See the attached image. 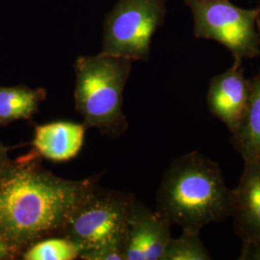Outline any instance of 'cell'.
I'll use <instances>...</instances> for the list:
<instances>
[{
    "mask_svg": "<svg viewBox=\"0 0 260 260\" xmlns=\"http://www.w3.org/2000/svg\"><path fill=\"white\" fill-rule=\"evenodd\" d=\"M101 176L77 180L57 177L33 149L10 159L0 172V233L17 257L37 241L62 236Z\"/></svg>",
    "mask_w": 260,
    "mask_h": 260,
    "instance_id": "6da1fadb",
    "label": "cell"
},
{
    "mask_svg": "<svg viewBox=\"0 0 260 260\" xmlns=\"http://www.w3.org/2000/svg\"><path fill=\"white\" fill-rule=\"evenodd\" d=\"M231 210L232 190L221 168L199 151L176 159L162 177L156 211L182 231L200 233L231 217Z\"/></svg>",
    "mask_w": 260,
    "mask_h": 260,
    "instance_id": "7a4b0ae2",
    "label": "cell"
},
{
    "mask_svg": "<svg viewBox=\"0 0 260 260\" xmlns=\"http://www.w3.org/2000/svg\"><path fill=\"white\" fill-rule=\"evenodd\" d=\"M132 62L116 56H80L75 63V105L87 127L119 137L128 128L123 91Z\"/></svg>",
    "mask_w": 260,
    "mask_h": 260,
    "instance_id": "3957f363",
    "label": "cell"
},
{
    "mask_svg": "<svg viewBox=\"0 0 260 260\" xmlns=\"http://www.w3.org/2000/svg\"><path fill=\"white\" fill-rule=\"evenodd\" d=\"M184 3L193 17L196 38L219 43L238 65L244 59L260 55L257 8H241L231 0H184Z\"/></svg>",
    "mask_w": 260,
    "mask_h": 260,
    "instance_id": "277c9868",
    "label": "cell"
},
{
    "mask_svg": "<svg viewBox=\"0 0 260 260\" xmlns=\"http://www.w3.org/2000/svg\"><path fill=\"white\" fill-rule=\"evenodd\" d=\"M134 199L129 193L96 186L75 210L62 236L74 242L80 252L107 244L124 245Z\"/></svg>",
    "mask_w": 260,
    "mask_h": 260,
    "instance_id": "5b68a950",
    "label": "cell"
},
{
    "mask_svg": "<svg viewBox=\"0 0 260 260\" xmlns=\"http://www.w3.org/2000/svg\"><path fill=\"white\" fill-rule=\"evenodd\" d=\"M168 0H119L108 14L101 54L147 61L151 40L163 23Z\"/></svg>",
    "mask_w": 260,
    "mask_h": 260,
    "instance_id": "8992f818",
    "label": "cell"
},
{
    "mask_svg": "<svg viewBox=\"0 0 260 260\" xmlns=\"http://www.w3.org/2000/svg\"><path fill=\"white\" fill-rule=\"evenodd\" d=\"M172 223L136 198L124 235V260H162L172 239Z\"/></svg>",
    "mask_w": 260,
    "mask_h": 260,
    "instance_id": "52a82bcc",
    "label": "cell"
},
{
    "mask_svg": "<svg viewBox=\"0 0 260 260\" xmlns=\"http://www.w3.org/2000/svg\"><path fill=\"white\" fill-rule=\"evenodd\" d=\"M249 98L250 79L245 77L241 65L233 63L225 72L211 78L206 102L211 114L233 133L245 114Z\"/></svg>",
    "mask_w": 260,
    "mask_h": 260,
    "instance_id": "ba28073f",
    "label": "cell"
},
{
    "mask_svg": "<svg viewBox=\"0 0 260 260\" xmlns=\"http://www.w3.org/2000/svg\"><path fill=\"white\" fill-rule=\"evenodd\" d=\"M240 180L232 190V210L242 242L260 239V160L244 161Z\"/></svg>",
    "mask_w": 260,
    "mask_h": 260,
    "instance_id": "9c48e42d",
    "label": "cell"
},
{
    "mask_svg": "<svg viewBox=\"0 0 260 260\" xmlns=\"http://www.w3.org/2000/svg\"><path fill=\"white\" fill-rule=\"evenodd\" d=\"M84 123L59 121L34 126L32 149L42 158L53 162H66L76 157L84 144Z\"/></svg>",
    "mask_w": 260,
    "mask_h": 260,
    "instance_id": "30bf717a",
    "label": "cell"
},
{
    "mask_svg": "<svg viewBox=\"0 0 260 260\" xmlns=\"http://www.w3.org/2000/svg\"><path fill=\"white\" fill-rule=\"evenodd\" d=\"M232 144L244 161L260 160V70L250 79V98L247 109L236 130Z\"/></svg>",
    "mask_w": 260,
    "mask_h": 260,
    "instance_id": "8fae6325",
    "label": "cell"
},
{
    "mask_svg": "<svg viewBox=\"0 0 260 260\" xmlns=\"http://www.w3.org/2000/svg\"><path fill=\"white\" fill-rule=\"evenodd\" d=\"M47 99L44 88L26 85L0 86V127L20 120H30Z\"/></svg>",
    "mask_w": 260,
    "mask_h": 260,
    "instance_id": "7c38bea8",
    "label": "cell"
},
{
    "mask_svg": "<svg viewBox=\"0 0 260 260\" xmlns=\"http://www.w3.org/2000/svg\"><path fill=\"white\" fill-rule=\"evenodd\" d=\"M80 251L65 236H50L28 247L20 255L23 260H75Z\"/></svg>",
    "mask_w": 260,
    "mask_h": 260,
    "instance_id": "4fadbf2b",
    "label": "cell"
},
{
    "mask_svg": "<svg viewBox=\"0 0 260 260\" xmlns=\"http://www.w3.org/2000/svg\"><path fill=\"white\" fill-rule=\"evenodd\" d=\"M212 256L200 237V233L182 231L172 238L162 260H211Z\"/></svg>",
    "mask_w": 260,
    "mask_h": 260,
    "instance_id": "5bb4252c",
    "label": "cell"
},
{
    "mask_svg": "<svg viewBox=\"0 0 260 260\" xmlns=\"http://www.w3.org/2000/svg\"><path fill=\"white\" fill-rule=\"evenodd\" d=\"M78 258L83 260H124L123 245H103L93 250L80 252Z\"/></svg>",
    "mask_w": 260,
    "mask_h": 260,
    "instance_id": "9a60e30c",
    "label": "cell"
},
{
    "mask_svg": "<svg viewBox=\"0 0 260 260\" xmlns=\"http://www.w3.org/2000/svg\"><path fill=\"white\" fill-rule=\"evenodd\" d=\"M239 260H260V239L243 241Z\"/></svg>",
    "mask_w": 260,
    "mask_h": 260,
    "instance_id": "2e32d148",
    "label": "cell"
},
{
    "mask_svg": "<svg viewBox=\"0 0 260 260\" xmlns=\"http://www.w3.org/2000/svg\"><path fill=\"white\" fill-rule=\"evenodd\" d=\"M16 258H18L17 254L0 233V260H13Z\"/></svg>",
    "mask_w": 260,
    "mask_h": 260,
    "instance_id": "e0dca14e",
    "label": "cell"
},
{
    "mask_svg": "<svg viewBox=\"0 0 260 260\" xmlns=\"http://www.w3.org/2000/svg\"><path fill=\"white\" fill-rule=\"evenodd\" d=\"M11 149L10 147L5 146L4 144L0 143V172L2 169L7 164L9 161V150Z\"/></svg>",
    "mask_w": 260,
    "mask_h": 260,
    "instance_id": "ac0fdd59",
    "label": "cell"
},
{
    "mask_svg": "<svg viewBox=\"0 0 260 260\" xmlns=\"http://www.w3.org/2000/svg\"><path fill=\"white\" fill-rule=\"evenodd\" d=\"M256 27H257V31L259 34L260 38V4L259 6L257 7V16H256Z\"/></svg>",
    "mask_w": 260,
    "mask_h": 260,
    "instance_id": "d6986e66",
    "label": "cell"
}]
</instances>
